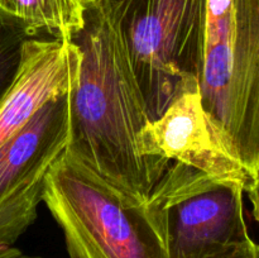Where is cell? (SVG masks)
<instances>
[{
    "mask_svg": "<svg viewBox=\"0 0 259 258\" xmlns=\"http://www.w3.org/2000/svg\"><path fill=\"white\" fill-rule=\"evenodd\" d=\"M243 199L239 185L171 162L146 206L167 258H209L250 238Z\"/></svg>",
    "mask_w": 259,
    "mask_h": 258,
    "instance_id": "5",
    "label": "cell"
},
{
    "mask_svg": "<svg viewBox=\"0 0 259 258\" xmlns=\"http://www.w3.org/2000/svg\"><path fill=\"white\" fill-rule=\"evenodd\" d=\"M0 258H43L40 255H32L22 252L14 247L0 248Z\"/></svg>",
    "mask_w": 259,
    "mask_h": 258,
    "instance_id": "12",
    "label": "cell"
},
{
    "mask_svg": "<svg viewBox=\"0 0 259 258\" xmlns=\"http://www.w3.org/2000/svg\"><path fill=\"white\" fill-rule=\"evenodd\" d=\"M204 110L259 174V0H206L200 77Z\"/></svg>",
    "mask_w": 259,
    "mask_h": 258,
    "instance_id": "2",
    "label": "cell"
},
{
    "mask_svg": "<svg viewBox=\"0 0 259 258\" xmlns=\"http://www.w3.org/2000/svg\"><path fill=\"white\" fill-rule=\"evenodd\" d=\"M42 201L62 229L71 258H167L146 202L128 204L67 148L47 174Z\"/></svg>",
    "mask_w": 259,
    "mask_h": 258,
    "instance_id": "3",
    "label": "cell"
},
{
    "mask_svg": "<svg viewBox=\"0 0 259 258\" xmlns=\"http://www.w3.org/2000/svg\"><path fill=\"white\" fill-rule=\"evenodd\" d=\"M30 37L22 20L0 9V103L17 76L23 46Z\"/></svg>",
    "mask_w": 259,
    "mask_h": 258,
    "instance_id": "10",
    "label": "cell"
},
{
    "mask_svg": "<svg viewBox=\"0 0 259 258\" xmlns=\"http://www.w3.org/2000/svg\"><path fill=\"white\" fill-rule=\"evenodd\" d=\"M142 156L179 162L219 181L237 184L249 196L258 219V180L244 166L201 103L200 88L182 91L159 118L138 134Z\"/></svg>",
    "mask_w": 259,
    "mask_h": 258,
    "instance_id": "7",
    "label": "cell"
},
{
    "mask_svg": "<svg viewBox=\"0 0 259 258\" xmlns=\"http://www.w3.org/2000/svg\"><path fill=\"white\" fill-rule=\"evenodd\" d=\"M70 93L48 101L0 146V248L12 247L37 218L46 177L68 146Z\"/></svg>",
    "mask_w": 259,
    "mask_h": 258,
    "instance_id": "6",
    "label": "cell"
},
{
    "mask_svg": "<svg viewBox=\"0 0 259 258\" xmlns=\"http://www.w3.org/2000/svg\"><path fill=\"white\" fill-rule=\"evenodd\" d=\"M0 9L22 20L32 37L71 40L83 25L82 0H0Z\"/></svg>",
    "mask_w": 259,
    "mask_h": 258,
    "instance_id": "9",
    "label": "cell"
},
{
    "mask_svg": "<svg viewBox=\"0 0 259 258\" xmlns=\"http://www.w3.org/2000/svg\"><path fill=\"white\" fill-rule=\"evenodd\" d=\"M81 51L70 39L30 37L12 86L0 103V146L52 99L71 93L78 80Z\"/></svg>",
    "mask_w": 259,
    "mask_h": 258,
    "instance_id": "8",
    "label": "cell"
},
{
    "mask_svg": "<svg viewBox=\"0 0 259 258\" xmlns=\"http://www.w3.org/2000/svg\"><path fill=\"white\" fill-rule=\"evenodd\" d=\"M83 25L71 40L81 51L70 93L66 148L141 206L171 162L142 156L138 134L149 121L109 0H82Z\"/></svg>",
    "mask_w": 259,
    "mask_h": 258,
    "instance_id": "1",
    "label": "cell"
},
{
    "mask_svg": "<svg viewBox=\"0 0 259 258\" xmlns=\"http://www.w3.org/2000/svg\"><path fill=\"white\" fill-rule=\"evenodd\" d=\"M206 0H109L149 120L200 83Z\"/></svg>",
    "mask_w": 259,
    "mask_h": 258,
    "instance_id": "4",
    "label": "cell"
},
{
    "mask_svg": "<svg viewBox=\"0 0 259 258\" xmlns=\"http://www.w3.org/2000/svg\"><path fill=\"white\" fill-rule=\"evenodd\" d=\"M209 258H259V247L252 238H248L244 242Z\"/></svg>",
    "mask_w": 259,
    "mask_h": 258,
    "instance_id": "11",
    "label": "cell"
}]
</instances>
